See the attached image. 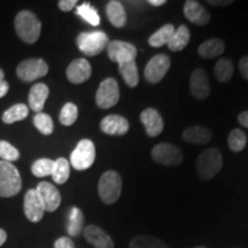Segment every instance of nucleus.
<instances>
[{
    "label": "nucleus",
    "instance_id": "obj_1",
    "mask_svg": "<svg viewBox=\"0 0 248 248\" xmlns=\"http://www.w3.org/2000/svg\"><path fill=\"white\" fill-rule=\"evenodd\" d=\"M15 31L24 43L33 44L40 36L42 23L32 12L22 11L15 17Z\"/></svg>",
    "mask_w": 248,
    "mask_h": 248
},
{
    "label": "nucleus",
    "instance_id": "obj_2",
    "mask_svg": "<svg viewBox=\"0 0 248 248\" xmlns=\"http://www.w3.org/2000/svg\"><path fill=\"white\" fill-rule=\"evenodd\" d=\"M98 193L102 202L113 204L122 193V178L120 173L108 170L101 175L98 184Z\"/></svg>",
    "mask_w": 248,
    "mask_h": 248
},
{
    "label": "nucleus",
    "instance_id": "obj_3",
    "mask_svg": "<svg viewBox=\"0 0 248 248\" xmlns=\"http://www.w3.org/2000/svg\"><path fill=\"white\" fill-rule=\"evenodd\" d=\"M22 187V179L16 167L11 162L0 161V197L11 198Z\"/></svg>",
    "mask_w": 248,
    "mask_h": 248
},
{
    "label": "nucleus",
    "instance_id": "obj_4",
    "mask_svg": "<svg viewBox=\"0 0 248 248\" xmlns=\"http://www.w3.org/2000/svg\"><path fill=\"white\" fill-rule=\"evenodd\" d=\"M223 157L217 148H207L198 156L197 171L203 181H209L221 171Z\"/></svg>",
    "mask_w": 248,
    "mask_h": 248
},
{
    "label": "nucleus",
    "instance_id": "obj_5",
    "mask_svg": "<svg viewBox=\"0 0 248 248\" xmlns=\"http://www.w3.org/2000/svg\"><path fill=\"white\" fill-rule=\"evenodd\" d=\"M76 43L83 54L88 57H95L100 54L105 48H107L109 38L104 31H88V32H80L77 36Z\"/></svg>",
    "mask_w": 248,
    "mask_h": 248
},
{
    "label": "nucleus",
    "instance_id": "obj_6",
    "mask_svg": "<svg viewBox=\"0 0 248 248\" xmlns=\"http://www.w3.org/2000/svg\"><path fill=\"white\" fill-rule=\"evenodd\" d=\"M95 160V146L90 139H82L70 155V164L74 169L83 171L92 167Z\"/></svg>",
    "mask_w": 248,
    "mask_h": 248
},
{
    "label": "nucleus",
    "instance_id": "obj_7",
    "mask_svg": "<svg viewBox=\"0 0 248 248\" xmlns=\"http://www.w3.org/2000/svg\"><path fill=\"white\" fill-rule=\"evenodd\" d=\"M120 100V86L116 79L108 77L99 85L95 93V102L102 109L114 107Z\"/></svg>",
    "mask_w": 248,
    "mask_h": 248
},
{
    "label": "nucleus",
    "instance_id": "obj_8",
    "mask_svg": "<svg viewBox=\"0 0 248 248\" xmlns=\"http://www.w3.org/2000/svg\"><path fill=\"white\" fill-rule=\"evenodd\" d=\"M151 155L155 162L168 167H177L184 159L182 151L169 142H162L154 146Z\"/></svg>",
    "mask_w": 248,
    "mask_h": 248
},
{
    "label": "nucleus",
    "instance_id": "obj_9",
    "mask_svg": "<svg viewBox=\"0 0 248 248\" xmlns=\"http://www.w3.org/2000/svg\"><path fill=\"white\" fill-rule=\"evenodd\" d=\"M48 66L43 59H28L18 64L16 75L23 82H32L47 75Z\"/></svg>",
    "mask_w": 248,
    "mask_h": 248
},
{
    "label": "nucleus",
    "instance_id": "obj_10",
    "mask_svg": "<svg viewBox=\"0 0 248 248\" xmlns=\"http://www.w3.org/2000/svg\"><path fill=\"white\" fill-rule=\"evenodd\" d=\"M170 64V58L167 54H156L147 62L144 70V76L148 83L156 84L161 82L163 77L168 73Z\"/></svg>",
    "mask_w": 248,
    "mask_h": 248
},
{
    "label": "nucleus",
    "instance_id": "obj_11",
    "mask_svg": "<svg viewBox=\"0 0 248 248\" xmlns=\"http://www.w3.org/2000/svg\"><path fill=\"white\" fill-rule=\"evenodd\" d=\"M107 54L110 61L116 62L117 64L125 63L129 61H135L138 51L135 45L122 40H113L107 45Z\"/></svg>",
    "mask_w": 248,
    "mask_h": 248
},
{
    "label": "nucleus",
    "instance_id": "obj_12",
    "mask_svg": "<svg viewBox=\"0 0 248 248\" xmlns=\"http://www.w3.org/2000/svg\"><path fill=\"white\" fill-rule=\"evenodd\" d=\"M37 193L44 204L45 212H55L61 204V194L53 184L48 182H40L37 185Z\"/></svg>",
    "mask_w": 248,
    "mask_h": 248
},
{
    "label": "nucleus",
    "instance_id": "obj_13",
    "mask_svg": "<svg viewBox=\"0 0 248 248\" xmlns=\"http://www.w3.org/2000/svg\"><path fill=\"white\" fill-rule=\"evenodd\" d=\"M45 208L36 188H31L24 197V214L30 222L38 223L44 216Z\"/></svg>",
    "mask_w": 248,
    "mask_h": 248
},
{
    "label": "nucleus",
    "instance_id": "obj_14",
    "mask_svg": "<svg viewBox=\"0 0 248 248\" xmlns=\"http://www.w3.org/2000/svg\"><path fill=\"white\" fill-rule=\"evenodd\" d=\"M190 90L197 100H204L210 94V83L207 73L202 68L193 70L190 79Z\"/></svg>",
    "mask_w": 248,
    "mask_h": 248
},
{
    "label": "nucleus",
    "instance_id": "obj_15",
    "mask_svg": "<svg viewBox=\"0 0 248 248\" xmlns=\"http://www.w3.org/2000/svg\"><path fill=\"white\" fill-rule=\"evenodd\" d=\"M101 131L109 136H124L130 129L129 121L119 114H110L101 120Z\"/></svg>",
    "mask_w": 248,
    "mask_h": 248
},
{
    "label": "nucleus",
    "instance_id": "obj_16",
    "mask_svg": "<svg viewBox=\"0 0 248 248\" xmlns=\"http://www.w3.org/2000/svg\"><path fill=\"white\" fill-rule=\"evenodd\" d=\"M67 78L74 84H82L92 75V67L85 59H76L67 68Z\"/></svg>",
    "mask_w": 248,
    "mask_h": 248
},
{
    "label": "nucleus",
    "instance_id": "obj_17",
    "mask_svg": "<svg viewBox=\"0 0 248 248\" xmlns=\"http://www.w3.org/2000/svg\"><path fill=\"white\" fill-rule=\"evenodd\" d=\"M140 121L144 124L148 137H157L163 131L162 116L155 108H146L140 114Z\"/></svg>",
    "mask_w": 248,
    "mask_h": 248
},
{
    "label": "nucleus",
    "instance_id": "obj_18",
    "mask_svg": "<svg viewBox=\"0 0 248 248\" xmlns=\"http://www.w3.org/2000/svg\"><path fill=\"white\" fill-rule=\"evenodd\" d=\"M185 17L195 26L204 27L209 23L210 14L199 1L195 0H187L184 4Z\"/></svg>",
    "mask_w": 248,
    "mask_h": 248
},
{
    "label": "nucleus",
    "instance_id": "obj_19",
    "mask_svg": "<svg viewBox=\"0 0 248 248\" xmlns=\"http://www.w3.org/2000/svg\"><path fill=\"white\" fill-rule=\"evenodd\" d=\"M84 237L94 248H114L110 235L97 225H89L84 229Z\"/></svg>",
    "mask_w": 248,
    "mask_h": 248
},
{
    "label": "nucleus",
    "instance_id": "obj_20",
    "mask_svg": "<svg viewBox=\"0 0 248 248\" xmlns=\"http://www.w3.org/2000/svg\"><path fill=\"white\" fill-rule=\"evenodd\" d=\"M182 137L190 144L204 145L212 140L213 133L208 128L201 125H192L186 128L182 133Z\"/></svg>",
    "mask_w": 248,
    "mask_h": 248
},
{
    "label": "nucleus",
    "instance_id": "obj_21",
    "mask_svg": "<svg viewBox=\"0 0 248 248\" xmlns=\"http://www.w3.org/2000/svg\"><path fill=\"white\" fill-rule=\"evenodd\" d=\"M49 94L48 86L44 83H37L29 92V106L37 113H42L43 108Z\"/></svg>",
    "mask_w": 248,
    "mask_h": 248
},
{
    "label": "nucleus",
    "instance_id": "obj_22",
    "mask_svg": "<svg viewBox=\"0 0 248 248\" xmlns=\"http://www.w3.org/2000/svg\"><path fill=\"white\" fill-rule=\"evenodd\" d=\"M106 14L109 22L115 28H123L126 23V13L123 5L117 0H111L106 6Z\"/></svg>",
    "mask_w": 248,
    "mask_h": 248
},
{
    "label": "nucleus",
    "instance_id": "obj_23",
    "mask_svg": "<svg viewBox=\"0 0 248 248\" xmlns=\"http://www.w3.org/2000/svg\"><path fill=\"white\" fill-rule=\"evenodd\" d=\"M225 49V44L219 38H210L203 42L198 48V53L203 59H214L219 57Z\"/></svg>",
    "mask_w": 248,
    "mask_h": 248
},
{
    "label": "nucleus",
    "instance_id": "obj_24",
    "mask_svg": "<svg viewBox=\"0 0 248 248\" xmlns=\"http://www.w3.org/2000/svg\"><path fill=\"white\" fill-rule=\"evenodd\" d=\"M191 33L188 28L182 24L179 26L177 29L175 30V32L172 33L171 38H170L168 45V48L172 52H181L184 49L186 46L188 45V42H190Z\"/></svg>",
    "mask_w": 248,
    "mask_h": 248
},
{
    "label": "nucleus",
    "instance_id": "obj_25",
    "mask_svg": "<svg viewBox=\"0 0 248 248\" xmlns=\"http://www.w3.org/2000/svg\"><path fill=\"white\" fill-rule=\"evenodd\" d=\"M84 214L77 207H73L68 216L67 231L71 237H78L82 233L83 226H84Z\"/></svg>",
    "mask_w": 248,
    "mask_h": 248
},
{
    "label": "nucleus",
    "instance_id": "obj_26",
    "mask_svg": "<svg viewBox=\"0 0 248 248\" xmlns=\"http://www.w3.org/2000/svg\"><path fill=\"white\" fill-rule=\"evenodd\" d=\"M119 73L129 88H136L139 83V74L136 61L119 64Z\"/></svg>",
    "mask_w": 248,
    "mask_h": 248
},
{
    "label": "nucleus",
    "instance_id": "obj_27",
    "mask_svg": "<svg viewBox=\"0 0 248 248\" xmlns=\"http://www.w3.org/2000/svg\"><path fill=\"white\" fill-rule=\"evenodd\" d=\"M176 28L172 24H164L163 27H161L159 30L155 31L150 38H148V44L152 47H161V46L167 45L169 43L170 38H171L172 33L175 32Z\"/></svg>",
    "mask_w": 248,
    "mask_h": 248
},
{
    "label": "nucleus",
    "instance_id": "obj_28",
    "mask_svg": "<svg viewBox=\"0 0 248 248\" xmlns=\"http://www.w3.org/2000/svg\"><path fill=\"white\" fill-rule=\"evenodd\" d=\"M233 63L230 59L226 58L217 61L215 68H214L215 77L219 83H228L233 76Z\"/></svg>",
    "mask_w": 248,
    "mask_h": 248
},
{
    "label": "nucleus",
    "instance_id": "obj_29",
    "mask_svg": "<svg viewBox=\"0 0 248 248\" xmlns=\"http://www.w3.org/2000/svg\"><path fill=\"white\" fill-rule=\"evenodd\" d=\"M52 178L57 184H64L70 176V163L64 157H59L54 161L53 171H52Z\"/></svg>",
    "mask_w": 248,
    "mask_h": 248
},
{
    "label": "nucleus",
    "instance_id": "obj_30",
    "mask_svg": "<svg viewBox=\"0 0 248 248\" xmlns=\"http://www.w3.org/2000/svg\"><path fill=\"white\" fill-rule=\"evenodd\" d=\"M130 248H169L162 240L152 235L139 234L130 241Z\"/></svg>",
    "mask_w": 248,
    "mask_h": 248
},
{
    "label": "nucleus",
    "instance_id": "obj_31",
    "mask_svg": "<svg viewBox=\"0 0 248 248\" xmlns=\"http://www.w3.org/2000/svg\"><path fill=\"white\" fill-rule=\"evenodd\" d=\"M29 115V108L24 104H16L13 107L7 109L2 115V122L6 124H12L22 121Z\"/></svg>",
    "mask_w": 248,
    "mask_h": 248
},
{
    "label": "nucleus",
    "instance_id": "obj_32",
    "mask_svg": "<svg viewBox=\"0 0 248 248\" xmlns=\"http://www.w3.org/2000/svg\"><path fill=\"white\" fill-rule=\"evenodd\" d=\"M76 13L93 27H98L100 24V16H99L98 11L89 2L79 5L76 9Z\"/></svg>",
    "mask_w": 248,
    "mask_h": 248
},
{
    "label": "nucleus",
    "instance_id": "obj_33",
    "mask_svg": "<svg viewBox=\"0 0 248 248\" xmlns=\"http://www.w3.org/2000/svg\"><path fill=\"white\" fill-rule=\"evenodd\" d=\"M247 137L240 129H233L229 133L228 145L232 152H241L246 146Z\"/></svg>",
    "mask_w": 248,
    "mask_h": 248
},
{
    "label": "nucleus",
    "instance_id": "obj_34",
    "mask_svg": "<svg viewBox=\"0 0 248 248\" xmlns=\"http://www.w3.org/2000/svg\"><path fill=\"white\" fill-rule=\"evenodd\" d=\"M33 124H35L37 130L45 136L51 135L54 130L53 120L48 114L45 113H37L33 117Z\"/></svg>",
    "mask_w": 248,
    "mask_h": 248
},
{
    "label": "nucleus",
    "instance_id": "obj_35",
    "mask_svg": "<svg viewBox=\"0 0 248 248\" xmlns=\"http://www.w3.org/2000/svg\"><path fill=\"white\" fill-rule=\"evenodd\" d=\"M77 117H78V108L73 102H67L62 107L59 119H60L61 124L66 126H70L76 122Z\"/></svg>",
    "mask_w": 248,
    "mask_h": 248
},
{
    "label": "nucleus",
    "instance_id": "obj_36",
    "mask_svg": "<svg viewBox=\"0 0 248 248\" xmlns=\"http://www.w3.org/2000/svg\"><path fill=\"white\" fill-rule=\"evenodd\" d=\"M54 167V161L49 159H39L35 161V163L31 167V172L36 176V177H46V176L52 175Z\"/></svg>",
    "mask_w": 248,
    "mask_h": 248
},
{
    "label": "nucleus",
    "instance_id": "obj_37",
    "mask_svg": "<svg viewBox=\"0 0 248 248\" xmlns=\"http://www.w3.org/2000/svg\"><path fill=\"white\" fill-rule=\"evenodd\" d=\"M18 157H20V152L13 145L4 140L0 141V159L12 163L13 161L18 160Z\"/></svg>",
    "mask_w": 248,
    "mask_h": 248
},
{
    "label": "nucleus",
    "instance_id": "obj_38",
    "mask_svg": "<svg viewBox=\"0 0 248 248\" xmlns=\"http://www.w3.org/2000/svg\"><path fill=\"white\" fill-rule=\"evenodd\" d=\"M54 248H75V245L69 237H61L54 243Z\"/></svg>",
    "mask_w": 248,
    "mask_h": 248
},
{
    "label": "nucleus",
    "instance_id": "obj_39",
    "mask_svg": "<svg viewBox=\"0 0 248 248\" xmlns=\"http://www.w3.org/2000/svg\"><path fill=\"white\" fill-rule=\"evenodd\" d=\"M239 71L244 79L248 80V55H245L239 61Z\"/></svg>",
    "mask_w": 248,
    "mask_h": 248
},
{
    "label": "nucleus",
    "instance_id": "obj_40",
    "mask_svg": "<svg viewBox=\"0 0 248 248\" xmlns=\"http://www.w3.org/2000/svg\"><path fill=\"white\" fill-rule=\"evenodd\" d=\"M77 4L76 0H61V1H59V8L61 9V11L63 12H69L75 7Z\"/></svg>",
    "mask_w": 248,
    "mask_h": 248
},
{
    "label": "nucleus",
    "instance_id": "obj_41",
    "mask_svg": "<svg viewBox=\"0 0 248 248\" xmlns=\"http://www.w3.org/2000/svg\"><path fill=\"white\" fill-rule=\"evenodd\" d=\"M238 121H239L241 125L248 129V110L240 113L239 116H238Z\"/></svg>",
    "mask_w": 248,
    "mask_h": 248
},
{
    "label": "nucleus",
    "instance_id": "obj_42",
    "mask_svg": "<svg viewBox=\"0 0 248 248\" xmlns=\"http://www.w3.org/2000/svg\"><path fill=\"white\" fill-rule=\"evenodd\" d=\"M8 90H9V84H8V83L6 82L5 79L1 80V82H0V98L5 97V95L7 94Z\"/></svg>",
    "mask_w": 248,
    "mask_h": 248
},
{
    "label": "nucleus",
    "instance_id": "obj_43",
    "mask_svg": "<svg viewBox=\"0 0 248 248\" xmlns=\"http://www.w3.org/2000/svg\"><path fill=\"white\" fill-rule=\"evenodd\" d=\"M207 2L213 6H228V5L232 4L231 0H228V1H224V0H223V1H212V0H209V1H207Z\"/></svg>",
    "mask_w": 248,
    "mask_h": 248
},
{
    "label": "nucleus",
    "instance_id": "obj_44",
    "mask_svg": "<svg viewBox=\"0 0 248 248\" xmlns=\"http://www.w3.org/2000/svg\"><path fill=\"white\" fill-rule=\"evenodd\" d=\"M6 239H7V233H6L5 230L0 229V246H2L5 244Z\"/></svg>",
    "mask_w": 248,
    "mask_h": 248
},
{
    "label": "nucleus",
    "instance_id": "obj_45",
    "mask_svg": "<svg viewBox=\"0 0 248 248\" xmlns=\"http://www.w3.org/2000/svg\"><path fill=\"white\" fill-rule=\"evenodd\" d=\"M150 2L151 5H153V6H155V7H159V6H162V5H164L166 4V0H150Z\"/></svg>",
    "mask_w": 248,
    "mask_h": 248
},
{
    "label": "nucleus",
    "instance_id": "obj_46",
    "mask_svg": "<svg viewBox=\"0 0 248 248\" xmlns=\"http://www.w3.org/2000/svg\"><path fill=\"white\" fill-rule=\"evenodd\" d=\"M4 77H5L4 71H2L1 68H0V82H1V80H4Z\"/></svg>",
    "mask_w": 248,
    "mask_h": 248
},
{
    "label": "nucleus",
    "instance_id": "obj_47",
    "mask_svg": "<svg viewBox=\"0 0 248 248\" xmlns=\"http://www.w3.org/2000/svg\"><path fill=\"white\" fill-rule=\"evenodd\" d=\"M193 248H207V247H203V246H198V247H193Z\"/></svg>",
    "mask_w": 248,
    "mask_h": 248
}]
</instances>
